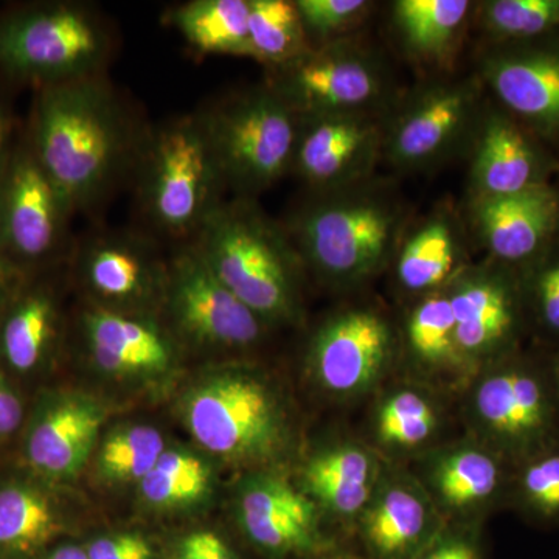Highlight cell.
Here are the masks:
<instances>
[{"label": "cell", "instance_id": "cell-16", "mask_svg": "<svg viewBox=\"0 0 559 559\" xmlns=\"http://www.w3.org/2000/svg\"><path fill=\"white\" fill-rule=\"evenodd\" d=\"M481 75L514 120L559 139V46L506 47L489 53Z\"/></svg>", "mask_w": 559, "mask_h": 559}, {"label": "cell", "instance_id": "cell-44", "mask_svg": "<svg viewBox=\"0 0 559 559\" xmlns=\"http://www.w3.org/2000/svg\"><path fill=\"white\" fill-rule=\"evenodd\" d=\"M24 277L25 275L11 263L5 252L0 249V307H2L3 301L9 299L10 294L13 293L14 288L20 285L21 280Z\"/></svg>", "mask_w": 559, "mask_h": 559}, {"label": "cell", "instance_id": "cell-35", "mask_svg": "<svg viewBox=\"0 0 559 559\" xmlns=\"http://www.w3.org/2000/svg\"><path fill=\"white\" fill-rule=\"evenodd\" d=\"M518 272L527 326L559 345V237Z\"/></svg>", "mask_w": 559, "mask_h": 559}, {"label": "cell", "instance_id": "cell-5", "mask_svg": "<svg viewBox=\"0 0 559 559\" xmlns=\"http://www.w3.org/2000/svg\"><path fill=\"white\" fill-rule=\"evenodd\" d=\"M140 156V201L151 223L170 237H197L226 189L200 114L164 124Z\"/></svg>", "mask_w": 559, "mask_h": 559}, {"label": "cell", "instance_id": "cell-46", "mask_svg": "<svg viewBox=\"0 0 559 559\" xmlns=\"http://www.w3.org/2000/svg\"><path fill=\"white\" fill-rule=\"evenodd\" d=\"M38 559H90L87 551L75 546H61L49 551V554L40 555Z\"/></svg>", "mask_w": 559, "mask_h": 559}, {"label": "cell", "instance_id": "cell-31", "mask_svg": "<svg viewBox=\"0 0 559 559\" xmlns=\"http://www.w3.org/2000/svg\"><path fill=\"white\" fill-rule=\"evenodd\" d=\"M249 39L253 60L277 69L310 49L296 2L249 0Z\"/></svg>", "mask_w": 559, "mask_h": 559}, {"label": "cell", "instance_id": "cell-17", "mask_svg": "<svg viewBox=\"0 0 559 559\" xmlns=\"http://www.w3.org/2000/svg\"><path fill=\"white\" fill-rule=\"evenodd\" d=\"M105 421V411L80 395H49L25 426L22 457L47 481L72 479L90 457Z\"/></svg>", "mask_w": 559, "mask_h": 559}, {"label": "cell", "instance_id": "cell-45", "mask_svg": "<svg viewBox=\"0 0 559 559\" xmlns=\"http://www.w3.org/2000/svg\"><path fill=\"white\" fill-rule=\"evenodd\" d=\"M11 120L5 106L0 102V173L3 170L7 159H9L11 150Z\"/></svg>", "mask_w": 559, "mask_h": 559}, {"label": "cell", "instance_id": "cell-8", "mask_svg": "<svg viewBox=\"0 0 559 559\" xmlns=\"http://www.w3.org/2000/svg\"><path fill=\"white\" fill-rule=\"evenodd\" d=\"M489 450L518 466L559 443V396L550 369L518 353L491 364L474 393Z\"/></svg>", "mask_w": 559, "mask_h": 559}, {"label": "cell", "instance_id": "cell-23", "mask_svg": "<svg viewBox=\"0 0 559 559\" xmlns=\"http://www.w3.org/2000/svg\"><path fill=\"white\" fill-rule=\"evenodd\" d=\"M81 330L92 360L108 373L157 374L167 370L175 358L164 330L134 312L94 308L81 319Z\"/></svg>", "mask_w": 559, "mask_h": 559}, {"label": "cell", "instance_id": "cell-26", "mask_svg": "<svg viewBox=\"0 0 559 559\" xmlns=\"http://www.w3.org/2000/svg\"><path fill=\"white\" fill-rule=\"evenodd\" d=\"M380 465L366 448L345 443L312 457L305 466L307 491L340 518L362 514L374 495Z\"/></svg>", "mask_w": 559, "mask_h": 559}, {"label": "cell", "instance_id": "cell-1", "mask_svg": "<svg viewBox=\"0 0 559 559\" xmlns=\"http://www.w3.org/2000/svg\"><path fill=\"white\" fill-rule=\"evenodd\" d=\"M27 142L75 212L103 200L142 151L100 75L39 87Z\"/></svg>", "mask_w": 559, "mask_h": 559}, {"label": "cell", "instance_id": "cell-13", "mask_svg": "<svg viewBox=\"0 0 559 559\" xmlns=\"http://www.w3.org/2000/svg\"><path fill=\"white\" fill-rule=\"evenodd\" d=\"M293 168L320 193L349 189L380 156L384 134L369 114L299 117Z\"/></svg>", "mask_w": 559, "mask_h": 559}, {"label": "cell", "instance_id": "cell-40", "mask_svg": "<svg viewBox=\"0 0 559 559\" xmlns=\"http://www.w3.org/2000/svg\"><path fill=\"white\" fill-rule=\"evenodd\" d=\"M90 559H153L148 540L140 535H117L95 540Z\"/></svg>", "mask_w": 559, "mask_h": 559}, {"label": "cell", "instance_id": "cell-41", "mask_svg": "<svg viewBox=\"0 0 559 559\" xmlns=\"http://www.w3.org/2000/svg\"><path fill=\"white\" fill-rule=\"evenodd\" d=\"M25 415L27 411L20 390L14 388L10 374L0 366V440L20 432Z\"/></svg>", "mask_w": 559, "mask_h": 559}, {"label": "cell", "instance_id": "cell-29", "mask_svg": "<svg viewBox=\"0 0 559 559\" xmlns=\"http://www.w3.org/2000/svg\"><path fill=\"white\" fill-rule=\"evenodd\" d=\"M170 22L198 53L252 58L249 0H193L173 10Z\"/></svg>", "mask_w": 559, "mask_h": 559}, {"label": "cell", "instance_id": "cell-27", "mask_svg": "<svg viewBox=\"0 0 559 559\" xmlns=\"http://www.w3.org/2000/svg\"><path fill=\"white\" fill-rule=\"evenodd\" d=\"M462 240L450 213H437L404 241L396 275L411 293L444 288L462 272Z\"/></svg>", "mask_w": 559, "mask_h": 559}, {"label": "cell", "instance_id": "cell-6", "mask_svg": "<svg viewBox=\"0 0 559 559\" xmlns=\"http://www.w3.org/2000/svg\"><path fill=\"white\" fill-rule=\"evenodd\" d=\"M224 183L252 200L293 168L300 119L270 87L200 114Z\"/></svg>", "mask_w": 559, "mask_h": 559}, {"label": "cell", "instance_id": "cell-9", "mask_svg": "<svg viewBox=\"0 0 559 559\" xmlns=\"http://www.w3.org/2000/svg\"><path fill=\"white\" fill-rule=\"evenodd\" d=\"M73 213L27 140L13 146L0 173V249L11 263L28 275L60 255Z\"/></svg>", "mask_w": 559, "mask_h": 559}, {"label": "cell", "instance_id": "cell-37", "mask_svg": "<svg viewBox=\"0 0 559 559\" xmlns=\"http://www.w3.org/2000/svg\"><path fill=\"white\" fill-rule=\"evenodd\" d=\"M437 421V412L425 396L414 390H400L378 411V439L385 447H418L436 432Z\"/></svg>", "mask_w": 559, "mask_h": 559}, {"label": "cell", "instance_id": "cell-15", "mask_svg": "<svg viewBox=\"0 0 559 559\" xmlns=\"http://www.w3.org/2000/svg\"><path fill=\"white\" fill-rule=\"evenodd\" d=\"M392 348V330L380 312L345 311L316 334L310 353L312 373L334 395H359L380 378Z\"/></svg>", "mask_w": 559, "mask_h": 559}, {"label": "cell", "instance_id": "cell-28", "mask_svg": "<svg viewBox=\"0 0 559 559\" xmlns=\"http://www.w3.org/2000/svg\"><path fill=\"white\" fill-rule=\"evenodd\" d=\"M507 463L489 448H462L448 452L437 462L430 484L444 507L469 511L510 492L513 474L507 476Z\"/></svg>", "mask_w": 559, "mask_h": 559}, {"label": "cell", "instance_id": "cell-25", "mask_svg": "<svg viewBox=\"0 0 559 559\" xmlns=\"http://www.w3.org/2000/svg\"><path fill=\"white\" fill-rule=\"evenodd\" d=\"M39 480L32 471L0 480V559H38L64 530L57 499Z\"/></svg>", "mask_w": 559, "mask_h": 559}, {"label": "cell", "instance_id": "cell-18", "mask_svg": "<svg viewBox=\"0 0 559 559\" xmlns=\"http://www.w3.org/2000/svg\"><path fill=\"white\" fill-rule=\"evenodd\" d=\"M474 224L492 259L521 270L559 237V191L550 183L507 197L476 198Z\"/></svg>", "mask_w": 559, "mask_h": 559}, {"label": "cell", "instance_id": "cell-2", "mask_svg": "<svg viewBox=\"0 0 559 559\" xmlns=\"http://www.w3.org/2000/svg\"><path fill=\"white\" fill-rule=\"evenodd\" d=\"M191 245L219 282L264 323L296 318L299 253L288 231L252 200L221 202Z\"/></svg>", "mask_w": 559, "mask_h": 559}, {"label": "cell", "instance_id": "cell-21", "mask_svg": "<svg viewBox=\"0 0 559 559\" xmlns=\"http://www.w3.org/2000/svg\"><path fill=\"white\" fill-rule=\"evenodd\" d=\"M443 532L428 496L409 480L378 489L360 514V536L370 559H417Z\"/></svg>", "mask_w": 559, "mask_h": 559}, {"label": "cell", "instance_id": "cell-38", "mask_svg": "<svg viewBox=\"0 0 559 559\" xmlns=\"http://www.w3.org/2000/svg\"><path fill=\"white\" fill-rule=\"evenodd\" d=\"M481 22L499 40L536 39L559 27V0H491Z\"/></svg>", "mask_w": 559, "mask_h": 559}, {"label": "cell", "instance_id": "cell-30", "mask_svg": "<svg viewBox=\"0 0 559 559\" xmlns=\"http://www.w3.org/2000/svg\"><path fill=\"white\" fill-rule=\"evenodd\" d=\"M469 10L468 0H400L393 22L411 53L439 60L457 43Z\"/></svg>", "mask_w": 559, "mask_h": 559}, {"label": "cell", "instance_id": "cell-14", "mask_svg": "<svg viewBox=\"0 0 559 559\" xmlns=\"http://www.w3.org/2000/svg\"><path fill=\"white\" fill-rule=\"evenodd\" d=\"M479 87L473 81L440 84L421 92L384 134L385 156L399 168L436 164L457 146L477 119Z\"/></svg>", "mask_w": 559, "mask_h": 559}, {"label": "cell", "instance_id": "cell-22", "mask_svg": "<svg viewBox=\"0 0 559 559\" xmlns=\"http://www.w3.org/2000/svg\"><path fill=\"white\" fill-rule=\"evenodd\" d=\"M80 252L84 283L97 299L108 301L112 310L146 299L154 289L167 288L168 267H159L148 242L134 235H95Z\"/></svg>", "mask_w": 559, "mask_h": 559}, {"label": "cell", "instance_id": "cell-47", "mask_svg": "<svg viewBox=\"0 0 559 559\" xmlns=\"http://www.w3.org/2000/svg\"><path fill=\"white\" fill-rule=\"evenodd\" d=\"M549 369H550L551 380H554L555 389H557L558 396H559V345H558V349H557V355L554 356V360H551Z\"/></svg>", "mask_w": 559, "mask_h": 559}, {"label": "cell", "instance_id": "cell-24", "mask_svg": "<svg viewBox=\"0 0 559 559\" xmlns=\"http://www.w3.org/2000/svg\"><path fill=\"white\" fill-rule=\"evenodd\" d=\"M25 277L0 307V366L10 377L43 369L60 331L53 294L47 286L25 283Z\"/></svg>", "mask_w": 559, "mask_h": 559}, {"label": "cell", "instance_id": "cell-12", "mask_svg": "<svg viewBox=\"0 0 559 559\" xmlns=\"http://www.w3.org/2000/svg\"><path fill=\"white\" fill-rule=\"evenodd\" d=\"M165 301L176 329L194 344L242 348L263 334L264 320L219 282L193 245L171 261Z\"/></svg>", "mask_w": 559, "mask_h": 559}, {"label": "cell", "instance_id": "cell-32", "mask_svg": "<svg viewBox=\"0 0 559 559\" xmlns=\"http://www.w3.org/2000/svg\"><path fill=\"white\" fill-rule=\"evenodd\" d=\"M412 355L432 369H451L465 362L455 337V319L448 288L426 294L412 310L406 325Z\"/></svg>", "mask_w": 559, "mask_h": 559}, {"label": "cell", "instance_id": "cell-34", "mask_svg": "<svg viewBox=\"0 0 559 559\" xmlns=\"http://www.w3.org/2000/svg\"><path fill=\"white\" fill-rule=\"evenodd\" d=\"M510 496L530 520L559 524V443L514 466Z\"/></svg>", "mask_w": 559, "mask_h": 559}, {"label": "cell", "instance_id": "cell-33", "mask_svg": "<svg viewBox=\"0 0 559 559\" xmlns=\"http://www.w3.org/2000/svg\"><path fill=\"white\" fill-rule=\"evenodd\" d=\"M209 466L189 452L165 451L148 476L140 481L143 498L153 506L180 507L198 502L207 495Z\"/></svg>", "mask_w": 559, "mask_h": 559}, {"label": "cell", "instance_id": "cell-20", "mask_svg": "<svg viewBox=\"0 0 559 559\" xmlns=\"http://www.w3.org/2000/svg\"><path fill=\"white\" fill-rule=\"evenodd\" d=\"M471 165L476 198L507 197L549 183V157L510 114L485 117Z\"/></svg>", "mask_w": 559, "mask_h": 559}, {"label": "cell", "instance_id": "cell-10", "mask_svg": "<svg viewBox=\"0 0 559 559\" xmlns=\"http://www.w3.org/2000/svg\"><path fill=\"white\" fill-rule=\"evenodd\" d=\"M272 72L270 90L299 117L367 114L385 90L377 60L347 40L310 47Z\"/></svg>", "mask_w": 559, "mask_h": 559}, {"label": "cell", "instance_id": "cell-19", "mask_svg": "<svg viewBox=\"0 0 559 559\" xmlns=\"http://www.w3.org/2000/svg\"><path fill=\"white\" fill-rule=\"evenodd\" d=\"M240 520L249 538L271 554L326 549L314 503L277 477L260 476L248 481L241 491Z\"/></svg>", "mask_w": 559, "mask_h": 559}, {"label": "cell", "instance_id": "cell-7", "mask_svg": "<svg viewBox=\"0 0 559 559\" xmlns=\"http://www.w3.org/2000/svg\"><path fill=\"white\" fill-rule=\"evenodd\" d=\"M186 423L202 448L230 462H266L288 440L285 412L255 374L224 371L187 396Z\"/></svg>", "mask_w": 559, "mask_h": 559}, {"label": "cell", "instance_id": "cell-11", "mask_svg": "<svg viewBox=\"0 0 559 559\" xmlns=\"http://www.w3.org/2000/svg\"><path fill=\"white\" fill-rule=\"evenodd\" d=\"M447 288L463 359L492 364L516 353L527 329L518 270L495 261L463 270Z\"/></svg>", "mask_w": 559, "mask_h": 559}, {"label": "cell", "instance_id": "cell-43", "mask_svg": "<svg viewBox=\"0 0 559 559\" xmlns=\"http://www.w3.org/2000/svg\"><path fill=\"white\" fill-rule=\"evenodd\" d=\"M417 559H484L479 543L462 533H441L439 539Z\"/></svg>", "mask_w": 559, "mask_h": 559}, {"label": "cell", "instance_id": "cell-42", "mask_svg": "<svg viewBox=\"0 0 559 559\" xmlns=\"http://www.w3.org/2000/svg\"><path fill=\"white\" fill-rule=\"evenodd\" d=\"M179 559H237L226 540L216 533L194 532L182 539L179 546Z\"/></svg>", "mask_w": 559, "mask_h": 559}, {"label": "cell", "instance_id": "cell-3", "mask_svg": "<svg viewBox=\"0 0 559 559\" xmlns=\"http://www.w3.org/2000/svg\"><path fill=\"white\" fill-rule=\"evenodd\" d=\"M112 39L97 11L40 2L0 14V73L36 90L100 75Z\"/></svg>", "mask_w": 559, "mask_h": 559}, {"label": "cell", "instance_id": "cell-4", "mask_svg": "<svg viewBox=\"0 0 559 559\" xmlns=\"http://www.w3.org/2000/svg\"><path fill=\"white\" fill-rule=\"evenodd\" d=\"M401 210L382 194L330 191L296 213L288 235L300 260L334 283H359L388 263L400 240Z\"/></svg>", "mask_w": 559, "mask_h": 559}, {"label": "cell", "instance_id": "cell-39", "mask_svg": "<svg viewBox=\"0 0 559 559\" xmlns=\"http://www.w3.org/2000/svg\"><path fill=\"white\" fill-rule=\"evenodd\" d=\"M308 40L330 43L337 33L347 31L369 9L364 0H296Z\"/></svg>", "mask_w": 559, "mask_h": 559}, {"label": "cell", "instance_id": "cell-36", "mask_svg": "<svg viewBox=\"0 0 559 559\" xmlns=\"http://www.w3.org/2000/svg\"><path fill=\"white\" fill-rule=\"evenodd\" d=\"M164 452V437L159 430L150 426H132L105 440L98 465L110 480L142 481Z\"/></svg>", "mask_w": 559, "mask_h": 559}]
</instances>
